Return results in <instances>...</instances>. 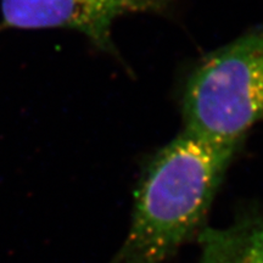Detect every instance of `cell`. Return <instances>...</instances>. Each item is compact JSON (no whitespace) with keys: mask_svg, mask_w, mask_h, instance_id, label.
Returning <instances> with one entry per match:
<instances>
[{"mask_svg":"<svg viewBox=\"0 0 263 263\" xmlns=\"http://www.w3.org/2000/svg\"><path fill=\"white\" fill-rule=\"evenodd\" d=\"M197 263H263V211L240 213L223 227H205L196 236Z\"/></svg>","mask_w":263,"mask_h":263,"instance_id":"277c9868","label":"cell"},{"mask_svg":"<svg viewBox=\"0 0 263 263\" xmlns=\"http://www.w3.org/2000/svg\"><path fill=\"white\" fill-rule=\"evenodd\" d=\"M185 128L240 146L263 121V25L197 62L182 98Z\"/></svg>","mask_w":263,"mask_h":263,"instance_id":"7a4b0ae2","label":"cell"},{"mask_svg":"<svg viewBox=\"0 0 263 263\" xmlns=\"http://www.w3.org/2000/svg\"><path fill=\"white\" fill-rule=\"evenodd\" d=\"M174 0H2L4 26L20 29L66 28L80 32L116 57L112 25L124 15L160 14Z\"/></svg>","mask_w":263,"mask_h":263,"instance_id":"3957f363","label":"cell"},{"mask_svg":"<svg viewBox=\"0 0 263 263\" xmlns=\"http://www.w3.org/2000/svg\"><path fill=\"white\" fill-rule=\"evenodd\" d=\"M238 145L184 129L143 167L130 224L111 263H166L205 228Z\"/></svg>","mask_w":263,"mask_h":263,"instance_id":"6da1fadb","label":"cell"}]
</instances>
